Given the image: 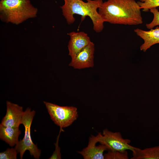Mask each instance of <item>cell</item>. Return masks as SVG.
Listing matches in <instances>:
<instances>
[{
    "mask_svg": "<svg viewBox=\"0 0 159 159\" xmlns=\"http://www.w3.org/2000/svg\"><path fill=\"white\" fill-rule=\"evenodd\" d=\"M141 9L135 0H107L103 2L98 12L104 22L136 25L143 22Z\"/></svg>",
    "mask_w": 159,
    "mask_h": 159,
    "instance_id": "1",
    "label": "cell"
},
{
    "mask_svg": "<svg viewBox=\"0 0 159 159\" xmlns=\"http://www.w3.org/2000/svg\"><path fill=\"white\" fill-rule=\"evenodd\" d=\"M64 3L61 6L62 14L67 23L70 24L75 21L74 15L81 16V20L88 16L92 20L94 30L97 32H101L104 27L103 20L98 13L97 9L103 1L102 0H63Z\"/></svg>",
    "mask_w": 159,
    "mask_h": 159,
    "instance_id": "2",
    "label": "cell"
},
{
    "mask_svg": "<svg viewBox=\"0 0 159 159\" xmlns=\"http://www.w3.org/2000/svg\"><path fill=\"white\" fill-rule=\"evenodd\" d=\"M38 9L29 0H1L0 19L6 23L19 25L37 17Z\"/></svg>",
    "mask_w": 159,
    "mask_h": 159,
    "instance_id": "3",
    "label": "cell"
},
{
    "mask_svg": "<svg viewBox=\"0 0 159 159\" xmlns=\"http://www.w3.org/2000/svg\"><path fill=\"white\" fill-rule=\"evenodd\" d=\"M35 114V112L31 110L29 108H27L24 111L21 124L25 128L24 135L22 139L19 141L15 148L18 153H19L21 159H22L23 155L26 150L29 151L31 155L35 159H39L40 156L41 151L37 145L33 142L31 136V126Z\"/></svg>",
    "mask_w": 159,
    "mask_h": 159,
    "instance_id": "4",
    "label": "cell"
},
{
    "mask_svg": "<svg viewBox=\"0 0 159 159\" xmlns=\"http://www.w3.org/2000/svg\"><path fill=\"white\" fill-rule=\"evenodd\" d=\"M52 120L60 129L68 127L77 118V108L73 106H62L44 101Z\"/></svg>",
    "mask_w": 159,
    "mask_h": 159,
    "instance_id": "5",
    "label": "cell"
},
{
    "mask_svg": "<svg viewBox=\"0 0 159 159\" xmlns=\"http://www.w3.org/2000/svg\"><path fill=\"white\" fill-rule=\"evenodd\" d=\"M97 135L98 142L105 145L108 150L132 151L135 148L130 145L131 140L124 138L120 132H112L105 129Z\"/></svg>",
    "mask_w": 159,
    "mask_h": 159,
    "instance_id": "6",
    "label": "cell"
},
{
    "mask_svg": "<svg viewBox=\"0 0 159 159\" xmlns=\"http://www.w3.org/2000/svg\"><path fill=\"white\" fill-rule=\"evenodd\" d=\"M95 45L91 42L71 58L69 66L74 69H80L92 67L94 65Z\"/></svg>",
    "mask_w": 159,
    "mask_h": 159,
    "instance_id": "7",
    "label": "cell"
},
{
    "mask_svg": "<svg viewBox=\"0 0 159 159\" xmlns=\"http://www.w3.org/2000/svg\"><path fill=\"white\" fill-rule=\"evenodd\" d=\"M6 112L0 125L7 127H19L24 111L22 106L9 101L6 102Z\"/></svg>",
    "mask_w": 159,
    "mask_h": 159,
    "instance_id": "8",
    "label": "cell"
},
{
    "mask_svg": "<svg viewBox=\"0 0 159 159\" xmlns=\"http://www.w3.org/2000/svg\"><path fill=\"white\" fill-rule=\"evenodd\" d=\"M68 34L70 36L68 45L69 55L71 58L75 56L91 42L87 34L83 32H72Z\"/></svg>",
    "mask_w": 159,
    "mask_h": 159,
    "instance_id": "9",
    "label": "cell"
},
{
    "mask_svg": "<svg viewBox=\"0 0 159 159\" xmlns=\"http://www.w3.org/2000/svg\"><path fill=\"white\" fill-rule=\"evenodd\" d=\"M98 142V136L92 135L89 139L88 145L78 153L81 154L84 159H105L104 152L107 150L104 145L101 144L96 146Z\"/></svg>",
    "mask_w": 159,
    "mask_h": 159,
    "instance_id": "10",
    "label": "cell"
},
{
    "mask_svg": "<svg viewBox=\"0 0 159 159\" xmlns=\"http://www.w3.org/2000/svg\"><path fill=\"white\" fill-rule=\"evenodd\" d=\"M136 34L144 41L140 47V50L145 52L154 44L159 43V27L145 31L139 28L134 30Z\"/></svg>",
    "mask_w": 159,
    "mask_h": 159,
    "instance_id": "11",
    "label": "cell"
},
{
    "mask_svg": "<svg viewBox=\"0 0 159 159\" xmlns=\"http://www.w3.org/2000/svg\"><path fill=\"white\" fill-rule=\"evenodd\" d=\"M21 133L19 127H7L0 125V138L10 146H13L17 143Z\"/></svg>",
    "mask_w": 159,
    "mask_h": 159,
    "instance_id": "12",
    "label": "cell"
},
{
    "mask_svg": "<svg viewBox=\"0 0 159 159\" xmlns=\"http://www.w3.org/2000/svg\"><path fill=\"white\" fill-rule=\"evenodd\" d=\"M131 159H159V146L144 149L135 147Z\"/></svg>",
    "mask_w": 159,
    "mask_h": 159,
    "instance_id": "13",
    "label": "cell"
},
{
    "mask_svg": "<svg viewBox=\"0 0 159 159\" xmlns=\"http://www.w3.org/2000/svg\"><path fill=\"white\" fill-rule=\"evenodd\" d=\"M105 159H128V153L127 150L112 151L108 150L104 154Z\"/></svg>",
    "mask_w": 159,
    "mask_h": 159,
    "instance_id": "14",
    "label": "cell"
},
{
    "mask_svg": "<svg viewBox=\"0 0 159 159\" xmlns=\"http://www.w3.org/2000/svg\"><path fill=\"white\" fill-rule=\"evenodd\" d=\"M137 2L141 9L145 11L151 8L159 6V0H139Z\"/></svg>",
    "mask_w": 159,
    "mask_h": 159,
    "instance_id": "15",
    "label": "cell"
},
{
    "mask_svg": "<svg viewBox=\"0 0 159 159\" xmlns=\"http://www.w3.org/2000/svg\"><path fill=\"white\" fill-rule=\"evenodd\" d=\"M149 10L153 14V18L152 21L150 23L146 24L145 26L147 29H150L159 25V10L156 7L151 8Z\"/></svg>",
    "mask_w": 159,
    "mask_h": 159,
    "instance_id": "16",
    "label": "cell"
},
{
    "mask_svg": "<svg viewBox=\"0 0 159 159\" xmlns=\"http://www.w3.org/2000/svg\"><path fill=\"white\" fill-rule=\"evenodd\" d=\"M18 152L15 148H8L0 153V159H16Z\"/></svg>",
    "mask_w": 159,
    "mask_h": 159,
    "instance_id": "17",
    "label": "cell"
},
{
    "mask_svg": "<svg viewBox=\"0 0 159 159\" xmlns=\"http://www.w3.org/2000/svg\"><path fill=\"white\" fill-rule=\"evenodd\" d=\"M59 135L57 141L55 144V149L52 155L49 158V159H61V154L60 148L58 145V140Z\"/></svg>",
    "mask_w": 159,
    "mask_h": 159,
    "instance_id": "18",
    "label": "cell"
}]
</instances>
